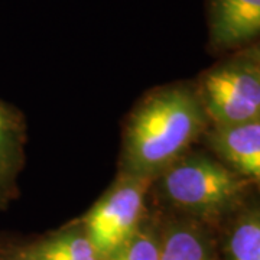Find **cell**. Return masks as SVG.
<instances>
[{
	"label": "cell",
	"mask_w": 260,
	"mask_h": 260,
	"mask_svg": "<svg viewBox=\"0 0 260 260\" xmlns=\"http://www.w3.org/2000/svg\"><path fill=\"white\" fill-rule=\"evenodd\" d=\"M207 126L192 87L171 84L150 90L127 116L119 174L155 179L188 153Z\"/></svg>",
	"instance_id": "obj_1"
},
{
	"label": "cell",
	"mask_w": 260,
	"mask_h": 260,
	"mask_svg": "<svg viewBox=\"0 0 260 260\" xmlns=\"http://www.w3.org/2000/svg\"><path fill=\"white\" fill-rule=\"evenodd\" d=\"M247 182L220 159L185 153L155 178L153 186L177 213L210 218L232 211Z\"/></svg>",
	"instance_id": "obj_2"
},
{
	"label": "cell",
	"mask_w": 260,
	"mask_h": 260,
	"mask_svg": "<svg viewBox=\"0 0 260 260\" xmlns=\"http://www.w3.org/2000/svg\"><path fill=\"white\" fill-rule=\"evenodd\" d=\"M194 91L211 127L260 121V71L243 52L204 73Z\"/></svg>",
	"instance_id": "obj_3"
},
{
	"label": "cell",
	"mask_w": 260,
	"mask_h": 260,
	"mask_svg": "<svg viewBox=\"0 0 260 260\" xmlns=\"http://www.w3.org/2000/svg\"><path fill=\"white\" fill-rule=\"evenodd\" d=\"M153 181L117 174L112 186L80 218L103 260L119 250L142 225L148 215L146 200L153 188Z\"/></svg>",
	"instance_id": "obj_4"
},
{
	"label": "cell",
	"mask_w": 260,
	"mask_h": 260,
	"mask_svg": "<svg viewBox=\"0 0 260 260\" xmlns=\"http://www.w3.org/2000/svg\"><path fill=\"white\" fill-rule=\"evenodd\" d=\"M208 29L217 51L247 48L260 39V0H208Z\"/></svg>",
	"instance_id": "obj_5"
},
{
	"label": "cell",
	"mask_w": 260,
	"mask_h": 260,
	"mask_svg": "<svg viewBox=\"0 0 260 260\" xmlns=\"http://www.w3.org/2000/svg\"><path fill=\"white\" fill-rule=\"evenodd\" d=\"M207 140L224 165L244 179L260 184V121L211 127Z\"/></svg>",
	"instance_id": "obj_6"
},
{
	"label": "cell",
	"mask_w": 260,
	"mask_h": 260,
	"mask_svg": "<svg viewBox=\"0 0 260 260\" xmlns=\"http://www.w3.org/2000/svg\"><path fill=\"white\" fill-rule=\"evenodd\" d=\"M26 126L22 114L0 100V208L18 194V178L25 164Z\"/></svg>",
	"instance_id": "obj_7"
},
{
	"label": "cell",
	"mask_w": 260,
	"mask_h": 260,
	"mask_svg": "<svg viewBox=\"0 0 260 260\" xmlns=\"http://www.w3.org/2000/svg\"><path fill=\"white\" fill-rule=\"evenodd\" d=\"M159 260H214L203 225L191 217L159 220Z\"/></svg>",
	"instance_id": "obj_8"
},
{
	"label": "cell",
	"mask_w": 260,
	"mask_h": 260,
	"mask_svg": "<svg viewBox=\"0 0 260 260\" xmlns=\"http://www.w3.org/2000/svg\"><path fill=\"white\" fill-rule=\"evenodd\" d=\"M25 247L37 260H103L80 220L26 243Z\"/></svg>",
	"instance_id": "obj_9"
},
{
	"label": "cell",
	"mask_w": 260,
	"mask_h": 260,
	"mask_svg": "<svg viewBox=\"0 0 260 260\" xmlns=\"http://www.w3.org/2000/svg\"><path fill=\"white\" fill-rule=\"evenodd\" d=\"M225 260H260V213L240 215L225 240Z\"/></svg>",
	"instance_id": "obj_10"
},
{
	"label": "cell",
	"mask_w": 260,
	"mask_h": 260,
	"mask_svg": "<svg viewBox=\"0 0 260 260\" xmlns=\"http://www.w3.org/2000/svg\"><path fill=\"white\" fill-rule=\"evenodd\" d=\"M106 260H159V220L146 215L127 242Z\"/></svg>",
	"instance_id": "obj_11"
},
{
	"label": "cell",
	"mask_w": 260,
	"mask_h": 260,
	"mask_svg": "<svg viewBox=\"0 0 260 260\" xmlns=\"http://www.w3.org/2000/svg\"><path fill=\"white\" fill-rule=\"evenodd\" d=\"M0 260H37L25 244L16 243H2L0 244Z\"/></svg>",
	"instance_id": "obj_12"
},
{
	"label": "cell",
	"mask_w": 260,
	"mask_h": 260,
	"mask_svg": "<svg viewBox=\"0 0 260 260\" xmlns=\"http://www.w3.org/2000/svg\"><path fill=\"white\" fill-rule=\"evenodd\" d=\"M242 52L250 59L253 64L259 68L260 71V39L259 41H256L254 44L249 45L247 48H244Z\"/></svg>",
	"instance_id": "obj_13"
}]
</instances>
